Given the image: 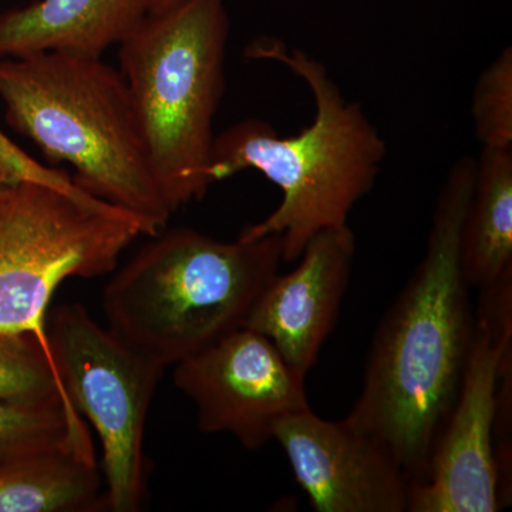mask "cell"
Returning a JSON list of instances; mask_svg holds the SVG:
<instances>
[{
	"label": "cell",
	"instance_id": "cell-1",
	"mask_svg": "<svg viewBox=\"0 0 512 512\" xmlns=\"http://www.w3.org/2000/svg\"><path fill=\"white\" fill-rule=\"evenodd\" d=\"M476 180V158L461 157L441 185L426 252L384 313L367 357L362 392L345 420L383 441L410 484L460 392L476 316L460 262V234Z\"/></svg>",
	"mask_w": 512,
	"mask_h": 512
},
{
	"label": "cell",
	"instance_id": "cell-2",
	"mask_svg": "<svg viewBox=\"0 0 512 512\" xmlns=\"http://www.w3.org/2000/svg\"><path fill=\"white\" fill-rule=\"evenodd\" d=\"M249 53L302 79L315 100V119L289 137L264 120L239 121L215 136L207 175L215 184L252 168L282 191L281 204L239 238L278 235L289 264L323 229L349 225L350 212L375 187L387 146L362 104L343 96L318 59L275 37L255 40Z\"/></svg>",
	"mask_w": 512,
	"mask_h": 512
},
{
	"label": "cell",
	"instance_id": "cell-3",
	"mask_svg": "<svg viewBox=\"0 0 512 512\" xmlns=\"http://www.w3.org/2000/svg\"><path fill=\"white\" fill-rule=\"evenodd\" d=\"M0 100L13 130L52 163L74 168V183L130 212L148 237L168 207L120 70L103 57L47 50L0 59Z\"/></svg>",
	"mask_w": 512,
	"mask_h": 512
},
{
	"label": "cell",
	"instance_id": "cell-4",
	"mask_svg": "<svg viewBox=\"0 0 512 512\" xmlns=\"http://www.w3.org/2000/svg\"><path fill=\"white\" fill-rule=\"evenodd\" d=\"M282 262L278 235L220 241L161 229L104 288L107 326L158 365H177L245 326Z\"/></svg>",
	"mask_w": 512,
	"mask_h": 512
},
{
	"label": "cell",
	"instance_id": "cell-5",
	"mask_svg": "<svg viewBox=\"0 0 512 512\" xmlns=\"http://www.w3.org/2000/svg\"><path fill=\"white\" fill-rule=\"evenodd\" d=\"M229 28L225 0H178L148 13L119 45L148 160L173 214L212 185Z\"/></svg>",
	"mask_w": 512,
	"mask_h": 512
},
{
	"label": "cell",
	"instance_id": "cell-6",
	"mask_svg": "<svg viewBox=\"0 0 512 512\" xmlns=\"http://www.w3.org/2000/svg\"><path fill=\"white\" fill-rule=\"evenodd\" d=\"M143 225L94 197L15 181L0 198V330L32 335L50 350L47 309L66 279L116 269Z\"/></svg>",
	"mask_w": 512,
	"mask_h": 512
},
{
	"label": "cell",
	"instance_id": "cell-7",
	"mask_svg": "<svg viewBox=\"0 0 512 512\" xmlns=\"http://www.w3.org/2000/svg\"><path fill=\"white\" fill-rule=\"evenodd\" d=\"M46 332L70 403L99 436L106 507L140 510L146 494V421L165 367L101 326L80 303L57 308Z\"/></svg>",
	"mask_w": 512,
	"mask_h": 512
},
{
	"label": "cell",
	"instance_id": "cell-8",
	"mask_svg": "<svg viewBox=\"0 0 512 512\" xmlns=\"http://www.w3.org/2000/svg\"><path fill=\"white\" fill-rule=\"evenodd\" d=\"M173 382L194 404L198 430L231 434L249 451L274 440L286 417L311 409L305 376L247 326L174 365Z\"/></svg>",
	"mask_w": 512,
	"mask_h": 512
},
{
	"label": "cell",
	"instance_id": "cell-9",
	"mask_svg": "<svg viewBox=\"0 0 512 512\" xmlns=\"http://www.w3.org/2000/svg\"><path fill=\"white\" fill-rule=\"evenodd\" d=\"M476 316L460 392L431 448L426 473L410 484L407 512H497L504 507L495 457L498 377L512 325Z\"/></svg>",
	"mask_w": 512,
	"mask_h": 512
},
{
	"label": "cell",
	"instance_id": "cell-10",
	"mask_svg": "<svg viewBox=\"0 0 512 512\" xmlns=\"http://www.w3.org/2000/svg\"><path fill=\"white\" fill-rule=\"evenodd\" d=\"M274 440L316 512H407L403 467L383 441L345 419L308 409L282 420Z\"/></svg>",
	"mask_w": 512,
	"mask_h": 512
},
{
	"label": "cell",
	"instance_id": "cell-11",
	"mask_svg": "<svg viewBox=\"0 0 512 512\" xmlns=\"http://www.w3.org/2000/svg\"><path fill=\"white\" fill-rule=\"evenodd\" d=\"M356 238L349 225L323 229L308 242L299 265L276 275L259 296L245 326L261 333L296 372L318 362L348 291Z\"/></svg>",
	"mask_w": 512,
	"mask_h": 512
},
{
	"label": "cell",
	"instance_id": "cell-12",
	"mask_svg": "<svg viewBox=\"0 0 512 512\" xmlns=\"http://www.w3.org/2000/svg\"><path fill=\"white\" fill-rule=\"evenodd\" d=\"M148 15V0H35L0 15V59L60 50L103 57Z\"/></svg>",
	"mask_w": 512,
	"mask_h": 512
},
{
	"label": "cell",
	"instance_id": "cell-13",
	"mask_svg": "<svg viewBox=\"0 0 512 512\" xmlns=\"http://www.w3.org/2000/svg\"><path fill=\"white\" fill-rule=\"evenodd\" d=\"M460 262L470 288H487L512 274V148L481 147Z\"/></svg>",
	"mask_w": 512,
	"mask_h": 512
},
{
	"label": "cell",
	"instance_id": "cell-14",
	"mask_svg": "<svg viewBox=\"0 0 512 512\" xmlns=\"http://www.w3.org/2000/svg\"><path fill=\"white\" fill-rule=\"evenodd\" d=\"M96 457L45 451L0 461V512H82L106 507Z\"/></svg>",
	"mask_w": 512,
	"mask_h": 512
},
{
	"label": "cell",
	"instance_id": "cell-15",
	"mask_svg": "<svg viewBox=\"0 0 512 512\" xmlns=\"http://www.w3.org/2000/svg\"><path fill=\"white\" fill-rule=\"evenodd\" d=\"M45 451L94 456L83 417L64 403L22 406L0 400V461Z\"/></svg>",
	"mask_w": 512,
	"mask_h": 512
},
{
	"label": "cell",
	"instance_id": "cell-16",
	"mask_svg": "<svg viewBox=\"0 0 512 512\" xmlns=\"http://www.w3.org/2000/svg\"><path fill=\"white\" fill-rule=\"evenodd\" d=\"M0 400L22 406L64 403L73 407L52 352L35 336L3 330H0Z\"/></svg>",
	"mask_w": 512,
	"mask_h": 512
},
{
	"label": "cell",
	"instance_id": "cell-17",
	"mask_svg": "<svg viewBox=\"0 0 512 512\" xmlns=\"http://www.w3.org/2000/svg\"><path fill=\"white\" fill-rule=\"evenodd\" d=\"M471 117L481 147L512 148V47L478 76L471 100Z\"/></svg>",
	"mask_w": 512,
	"mask_h": 512
},
{
	"label": "cell",
	"instance_id": "cell-18",
	"mask_svg": "<svg viewBox=\"0 0 512 512\" xmlns=\"http://www.w3.org/2000/svg\"><path fill=\"white\" fill-rule=\"evenodd\" d=\"M0 164L18 181H35V183L50 185L59 190L83 192L80 185L74 183L66 171L49 168L37 163L22 148L16 146L2 130H0Z\"/></svg>",
	"mask_w": 512,
	"mask_h": 512
},
{
	"label": "cell",
	"instance_id": "cell-19",
	"mask_svg": "<svg viewBox=\"0 0 512 512\" xmlns=\"http://www.w3.org/2000/svg\"><path fill=\"white\" fill-rule=\"evenodd\" d=\"M15 181L18 180H16V178L13 177V175L10 174L2 164H0V198H2L3 192L6 191V188H8L10 184L15 183Z\"/></svg>",
	"mask_w": 512,
	"mask_h": 512
},
{
	"label": "cell",
	"instance_id": "cell-20",
	"mask_svg": "<svg viewBox=\"0 0 512 512\" xmlns=\"http://www.w3.org/2000/svg\"><path fill=\"white\" fill-rule=\"evenodd\" d=\"M177 2L178 0H148V13L170 8L171 5Z\"/></svg>",
	"mask_w": 512,
	"mask_h": 512
}]
</instances>
